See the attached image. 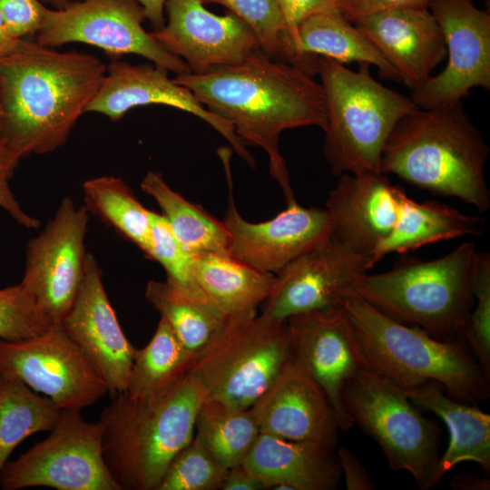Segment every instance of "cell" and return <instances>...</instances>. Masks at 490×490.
Instances as JSON below:
<instances>
[{
    "mask_svg": "<svg viewBox=\"0 0 490 490\" xmlns=\"http://www.w3.org/2000/svg\"><path fill=\"white\" fill-rule=\"evenodd\" d=\"M250 409L260 433L337 446V416L323 390L293 355Z\"/></svg>",
    "mask_w": 490,
    "mask_h": 490,
    "instance_id": "cell-21",
    "label": "cell"
},
{
    "mask_svg": "<svg viewBox=\"0 0 490 490\" xmlns=\"http://www.w3.org/2000/svg\"><path fill=\"white\" fill-rule=\"evenodd\" d=\"M107 65L21 39L0 60V135L20 159L63 146L97 93Z\"/></svg>",
    "mask_w": 490,
    "mask_h": 490,
    "instance_id": "cell-2",
    "label": "cell"
},
{
    "mask_svg": "<svg viewBox=\"0 0 490 490\" xmlns=\"http://www.w3.org/2000/svg\"><path fill=\"white\" fill-rule=\"evenodd\" d=\"M20 40L12 35L0 13V60L16 49Z\"/></svg>",
    "mask_w": 490,
    "mask_h": 490,
    "instance_id": "cell-49",
    "label": "cell"
},
{
    "mask_svg": "<svg viewBox=\"0 0 490 490\" xmlns=\"http://www.w3.org/2000/svg\"><path fill=\"white\" fill-rule=\"evenodd\" d=\"M361 64L352 71L318 56L326 105L323 152L333 175L381 172L383 149L397 122L418 108L410 97L387 88Z\"/></svg>",
    "mask_w": 490,
    "mask_h": 490,
    "instance_id": "cell-7",
    "label": "cell"
},
{
    "mask_svg": "<svg viewBox=\"0 0 490 490\" xmlns=\"http://www.w3.org/2000/svg\"><path fill=\"white\" fill-rule=\"evenodd\" d=\"M404 392L416 406L439 416L449 432L448 446L437 460L429 482V489L464 461L475 462L485 473L490 472L489 414L475 405L466 404L448 397L435 382H428Z\"/></svg>",
    "mask_w": 490,
    "mask_h": 490,
    "instance_id": "cell-26",
    "label": "cell"
},
{
    "mask_svg": "<svg viewBox=\"0 0 490 490\" xmlns=\"http://www.w3.org/2000/svg\"><path fill=\"white\" fill-rule=\"evenodd\" d=\"M217 4L230 10L254 32L260 47L270 58L279 57L286 25L282 12L275 0H201Z\"/></svg>",
    "mask_w": 490,
    "mask_h": 490,
    "instance_id": "cell-38",
    "label": "cell"
},
{
    "mask_svg": "<svg viewBox=\"0 0 490 490\" xmlns=\"http://www.w3.org/2000/svg\"><path fill=\"white\" fill-rule=\"evenodd\" d=\"M489 153L461 100L404 115L385 144L380 172L485 212L490 207L485 180Z\"/></svg>",
    "mask_w": 490,
    "mask_h": 490,
    "instance_id": "cell-3",
    "label": "cell"
},
{
    "mask_svg": "<svg viewBox=\"0 0 490 490\" xmlns=\"http://www.w3.org/2000/svg\"><path fill=\"white\" fill-rule=\"evenodd\" d=\"M173 80L208 111L229 122L245 145L265 151L269 172L281 188L287 205L296 203L279 149V136L298 127L325 128L321 84L300 68L272 60L261 49L237 64L177 74Z\"/></svg>",
    "mask_w": 490,
    "mask_h": 490,
    "instance_id": "cell-1",
    "label": "cell"
},
{
    "mask_svg": "<svg viewBox=\"0 0 490 490\" xmlns=\"http://www.w3.org/2000/svg\"><path fill=\"white\" fill-rule=\"evenodd\" d=\"M45 1L53 5L55 7V9L62 8L68 3L67 0H45Z\"/></svg>",
    "mask_w": 490,
    "mask_h": 490,
    "instance_id": "cell-50",
    "label": "cell"
},
{
    "mask_svg": "<svg viewBox=\"0 0 490 490\" xmlns=\"http://www.w3.org/2000/svg\"><path fill=\"white\" fill-rule=\"evenodd\" d=\"M9 178L0 175V207L5 209L11 217L20 225L28 229H36L39 221L27 214L20 206L17 200L12 192L9 183Z\"/></svg>",
    "mask_w": 490,
    "mask_h": 490,
    "instance_id": "cell-44",
    "label": "cell"
},
{
    "mask_svg": "<svg viewBox=\"0 0 490 490\" xmlns=\"http://www.w3.org/2000/svg\"><path fill=\"white\" fill-rule=\"evenodd\" d=\"M336 447L260 433L242 465L277 490H334L342 475Z\"/></svg>",
    "mask_w": 490,
    "mask_h": 490,
    "instance_id": "cell-24",
    "label": "cell"
},
{
    "mask_svg": "<svg viewBox=\"0 0 490 490\" xmlns=\"http://www.w3.org/2000/svg\"><path fill=\"white\" fill-rule=\"evenodd\" d=\"M368 259L332 235L275 275L262 314L291 316L339 306L355 280L368 270Z\"/></svg>",
    "mask_w": 490,
    "mask_h": 490,
    "instance_id": "cell-15",
    "label": "cell"
},
{
    "mask_svg": "<svg viewBox=\"0 0 490 490\" xmlns=\"http://www.w3.org/2000/svg\"><path fill=\"white\" fill-rule=\"evenodd\" d=\"M141 189L157 202L171 230L191 253L230 254L223 222L172 190L160 172H148Z\"/></svg>",
    "mask_w": 490,
    "mask_h": 490,
    "instance_id": "cell-30",
    "label": "cell"
},
{
    "mask_svg": "<svg viewBox=\"0 0 490 490\" xmlns=\"http://www.w3.org/2000/svg\"><path fill=\"white\" fill-rule=\"evenodd\" d=\"M192 360L193 356L161 318L148 344L134 350L125 393L138 399L158 398L188 375Z\"/></svg>",
    "mask_w": 490,
    "mask_h": 490,
    "instance_id": "cell-31",
    "label": "cell"
},
{
    "mask_svg": "<svg viewBox=\"0 0 490 490\" xmlns=\"http://www.w3.org/2000/svg\"><path fill=\"white\" fill-rule=\"evenodd\" d=\"M451 487L455 490H489L490 480L475 475L459 473L454 475L449 480Z\"/></svg>",
    "mask_w": 490,
    "mask_h": 490,
    "instance_id": "cell-46",
    "label": "cell"
},
{
    "mask_svg": "<svg viewBox=\"0 0 490 490\" xmlns=\"http://www.w3.org/2000/svg\"><path fill=\"white\" fill-rule=\"evenodd\" d=\"M194 428L208 451L227 469L243 463L260 434L250 408H234L209 398L198 409Z\"/></svg>",
    "mask_w": 490,
    "mask_h": 490,
    "instance_id": "cell-32",
    "label": "cell"
},
{
    "mask_svg": "<svg viewBox=\"0 0 490 490\" xmlns=\"http://www.w3.org/2000/svg\"><path fill=\"white\" fill-rule=\"evenodd\" d=\"M404 191L382 172L340 175L326 201L331 235L368 260L395 227Z\"/></svg>",
    "mask_w": 490,
    "mask_h": 490,
    "instance_id": "cell-22",
    "label": "cell"
},
{
    "mask_svg": "<svg viewBox=\"0 0 490 490\" xmlns=\"http://www.w3.org/2000/svg\"><path fill=\"white\" fill-rule=\"evenodd\" d=\"M50 432L44 440L5 463L0 472L2 489L121 490L103 458L99 421H86L78 409H63Z\"/></svg>",
    "mask_w": 490,
    "mask_h": 490,
    "instance_id": "cell-10",
    "label": "cell"
},
{
    "mask_svg": "<svg viewBox=\"0 0 490 490\" xmlns=\"http://www.w3.org/2000/svg\"><path fill=\"white\" fill-rule=\"evenodd\" d=\"M485 2L486 5L489 6V5H490V0H485Z\"/></svg>",
    "mask_w": 490,
    "mask_h": 490,
    "instance_id": "cell-51",
    "label": "cell"
},
{
    "mask_svg": "<svg viewBox=\"0 0 490 490\" xmlns=\"http://www.w3.org/2000/svg\"><path fill=\"white\" fill-rule=\"evenodd\" d=\"M168 23L151 35L192 73L237 64L260 49L250 27L232 13L217 15L201 0H166Z\"/></svg>",
    "mask_w": 490,
    "mask_h": 490,
    "instance_id": "cell-18",
    "label": "cell"
},
{
    "mask_svg": "<svg viewBox=\"0 0 490 490\" xmlns=\"http://www.w3.org/2000/svg\"><path fill=\"white\" fill-rule=\"evenodd\" d=\"M61 411L49 397L0 374V472L23 440L37 432L51 431Z\"/></svg>",
    "mask_w": 490,
    "mask_h": 490,
    "instance_id": "cell-33",
    "label": "cell"
},
{
    "mask_svg": "<svg viewBox=\"0 0 490 490\" xmlns=\"http://www.w3.org/2000/svg\"><path fill=\"white\" fill-rule=\"evenodd\" d=\"M69 2V0H67ZM143 8L146 19L150 21L155 30H159L165 24L164 6L166 0H135Z\"/></svg>",
    "mask_w": 490,
    "mask_h": 490,
    "instance_id": "cell-47",
    "label": "cell"
},
{
    "mask_svg": "<svg viewBox=\"0 0 490 490\" xmlns=\"http://www.w3.org/2000/svg\"><path fill=\"white\" fill-rule=\"evenodd\" d=\"M342 402L353 424L378 444L389 468L409 473L419 489H429L439 458L438 424L424 416L397 385L368 364L346 383Z\"/></svg>",
    "mask_w": 490,
    "mask_h": 490,
    "instance_id": "cell-9",
    "label": "cell"
},
{
    "mask_svg": "<svg viewBox=\"0 0 490 490\" xmlns=\"http://www.w3.org/2000/svg\"><path fill=\"white\" fill-rule=\"evenodd\" d=\"M292 353L327 397L341 431L354 424L342 393L346 383L367 362L342 304L287 318Z\"/></svg>",
    "mask_w": 490,
    "mask_h": 490,
    "instance_id": "cell-16",
    "label": "cell"
},
{
    "mask_svg": "<svg viewBox=\"0 0 490 490\" xmlns=\"http://www.w3.org/2000/svg\"><path fill=\"white\" fill-rule=\"evenodd\" d=\"M150 259L163 267L167 279L190 291H203L192 272L193 254L177 240L162 214L150 211Z\"/></svg>",
    "mask_w": 490,
    "mask_h": 490,
    "instance_id": "cell-39",
    "label": "cell"
},
{
    "mask_svg": "<svg viewBox=\"0 0 490 490\" xmlns=\"http://www.w3.org/2000/svg\"><path fill=\"white\" fill-rule=\"evenodd\" d=\"M287 319L264 314L228 319L192 360L189 375L205 398L247 409L261 397L292 357Z\"/></svg>",
    "mask_w": 490,
    "mask_h": 490,
    "instance_id": "cell-8",
    "label": "cell"
},
{
    "mask_svg": "<svg viewBox=\"0 0 490 490\" xmlns=\"http://www.w3.org/2000/svg\"><path fill=\"white\" fill-rule=\"evenodd\" d=\"M102 274L95 258L87 253L80 289L61 324L115 397L127 388L135 348L121 328Z\"/></svg>",
    "mask_w": 490,
    "mask_h": 490,
    "instance_id": "cell-19",
    "label": "cell"
},
{
    "mask_svg": "<svg viewBox=\"0 0 490 490\" xmlns=\"http://www.w3.org/2000/svg\"><path fill=\"white\" fill-rule=\"evenodd\" d=\"M162 104L190 113L210 124L250 166L256 160L226 120L208 111L185 87L169 78L168 71L154 64L132 65L113 58L103 83L86 108L111 121H118L132 108Z\"/></svg>",
    "mask_w": 490,
    "mask_h": 490,
    "instance_id": "cell-20",
    "label": "cell"
},
{
    "mask_svg": "<svg viewBox=\"0 0 490 490\" xmlns=\"http://www.w3.org/2000/svg\"><path fill=\"white\" fill-rule=\"evenodd\" d=\"M290 55V64L311 76L317 74L318 57L325 56L342 64L357 62L375 65L382 77L402 82L368 37L338 10L304 19L298 25Z\"/></svg>",
    "mask_w": 490,
    "mask_h": 490,
    "instance_id": "cell-25",
    "label": "cell"
},
{
    "mask_svg": "<svg viewBox=\"0 0 490 490\" xmlns=\"http://www.w3.org/2000/svg\"><path fill=\"white\" fill-rule=\"evenodd\" d=\"M53 324L21 283L0 289V339H29L44 333Z\"/></svg>",
    "mask_w": 490,
    "mask_h": 490,
    "instance_id": "cell-36",
    "label": "cell"
},
{
    "mask_svg": "<svg viewBox=\"0 0 490 490\" xmlns=\"http://www.w3.org/2000/svg\"><path fill=\"white\" fill-rule=\"evenodd\" d=\"M145 298L169 323L193 358L220 332L228 320L204 291L184 289L167 279L148 281Z\"/></svg>",
    "mask_w": 490,
    "mask_h": 490,
    "instance_id": "cell-29",
    "label": "cell"
},
{
    "mask_svg": "<svg viewBox=\"0 0 490 490\" xmlns=\"http://www.w3.org/2000/svg\"><path fill=\"white\" fill-rule=\"evenodd\" d=\"M227 472L194 434L170 463L157 490L220 489Z\"/></svg>",
    "mask_w": 490,
    "mask_h": 490,
    "instance_id": "cell-35",
    "label": "cell"
},
{
    "mask_svg": "<svg viewBox=\"0 0 490 490\" xmlns=\"http://www.w3.org/2000/svg\"><path fill=\"white\" fill-rule=\"evenodd\" d=\"M220 489L223 490H262L263 483L242 464L228 469Z\"/></svg>",
    "mask_w": 490,
    "mask_h": 490,
    "instance_id": "cell-45",
    "label": "cell"
},
{
    "mask_svg": "<svg viewBox=\"0 0 490 490\" xmlns=\"http://www.w3.org/2000/svg\"><path fill=\"white\" fill-rule=\"evenodd\" d=\"M337 456L348 490H374L375 484L358 458L345 446L337 450Z\"/></svg>",
    "mask_w": 490,
    "mask_h": 490,
    "instance_id": "cell-43",
    "label": "cell"
},
{
    "mask_svg": "<svg viewBox=\"0 0 490 490\" xmlns=\"http://www.w3.org/2000/svg\"><path fill=\"white\" fill-rule=\"evenodd\" d=\"M88 210L62 200L45 228L25 250L20 282L53 323H61L80 289L87 253Z\"/></svg>",
    "mask_w": 490,
    "mask_h": 490,
    "instance_id": "cell-13",
    "label": "cell"
},
{
    "mask_svg": "<svg viewBox=\"0 0 490 490\" xmlns=\"http://www.w3.org/2000/svg\"><path fill=\"white\" fill-rule=\"evenodd\" d=\"M428 10L443 34L445 68L412 89L422 109L461 101L474 87L490 89V14L471 0H429Z\"/></svg>",
    "mask_w": 490,
    "mask_h": 490,
    "instance_id": "cell-14",
    "label": "cell"
},
{
    "mask_svg": "<svg viewBox=\"0 0 490 490\" xmlns=\"http://www.w3.org/2000/svg\"><path fill=\"white\" fill-rule=\"evenodd\" d=\"M473 355L490 377V253H478L474 304L462 335Z\"/></svg>",
    "mask_w": 490,
    "mask_h": 490,
    "instance_id": "cell-37",
    "label": "cell"
},
{
    "mask_svg": "<svg viewBox=\"0 0 490 490\" xmlns=\"http://www.w3.org/2000/svg\"><path fill=\"white\" fill-rule=\"evenodd\" d=\"M20 158L6 145L0 135V175L8 177L13 175Z\"/></svg>",
    "mask_w": 490,
    "mask_h": 490,
    "instance_id": "cell-48",
    "label": "cell"
},
{
    "mask_svg": "<svg viewBox=\"0 0 490 490\" xmlns=\"http://www.w3.org/2000/svg\"><path fill=\"white\" fill-rule=\"evenodd\" d=\"M47 10L39 0H0V13L10 33L17 39L36 34Z\"/></svg>",
    "mask_w": 490,
    "mask_h": 490,
    "instance_id": "cell-40",
    "label": "cell"
},
{
    "mask_svg": "<svg viewBox=\"0 0 490 490\" xmlns=\"http://www.w3.org/2000/svg\"><path fill=\"white\" fill-rule=\"evenodd\" d=\"M429 0H342L341 12L352 24L377 13L401 8H427Z\"/></svg>",
    "mask_w": 490,
    "mask_h": 490,
    "instance_id": "cell-42",
    "label": "cell"
},
{
    "mask_svg": "<svg viewBox=\"0 0 490 490\" xmlns=\"http://www.w3.org/2000/svg\"><path fill=\"white\" fill-rule=\"evenodd\" d=\"M204 399L189 374L158 398L115 396L98 421L103 458L121 490H157L173 457L194 436Z\"/></svg>",
    "mask_w": 490,
    "mask_h": 490,
    "instance_id": "cell-5",
    "label": "cell"
},
{
    "mask_svg": "<svg viewBox=\"0 0 490 490\" xmlns=\"http://www.w3.org/2000/svg\"><path fill=\"white\" fill-rule=\"evenodd\" d=\"M146 15L135 0H81L48 9L36 42L55 48L83 43L117 58L137 54L176 74L191 73L187 64L165 50L145 31Z\"/></svg>",
    "mask_w": 490,
    "mask_h": 490,
    "instance_id": "cell-11",
    "label": "cell"
},
{
    "mask_svg": "<svg viewBox=\"0 0 490 490\" xmlns=\"http://www.w3.org/2000/svg\"><path fill=\"white\" fill-rule=\"evenodd\" d=\"M83 191L87 210L98 215L150 259V211L126 183L114 176H102L86 181Z\"/></svg>",
    "mask_w": 490,
    "mask_h": 490,
    "instance_id": "cell-34",
    "label": "cell"
},
{
    "mask_svg": "<svg viewBox=\"0 0 490 490\" xmlns=\"http://www.w3.org/2000/svg\"><path fill=\"white\" fill-rule=\"evenodd\" d=\"M367 364L402 390L428 382L469 405L490 397L489 376L462 339L441 340L385 315L357 295L342 302Z\"/></svg>",
    "mask_w": 490,
    "mask_h": 490,
    "instance_id": "cell-4",
    "label": "cell"
},
{
    "mask_svg": "<svg viewBox=\"0 0 490 490\" xmlns=\"http://www.w3.org/2000/svg\"><path fill=\"white\" fill-rule=\"evenodd\" d=\"M229 202L223 224L229 233L230 254L265 273L276 275L289 262L320 245L331 235L326 209L287 205L272 219L250 222L236 209L230 173L227 169Z\"/></svg>",
    "mask_w": 490,
    "mask_h": 490,
    "instance_id": "cell-17",
    "label": "cell"
},
{
    "mask_svg": "<svg viewBox=\"0 0 490 490\" xmlns=\"http://www.w3.org/2000/svg\"><path fill=\"white\" fill-rule=\"evenodd\" d=\"M0 374L46 395L61 410H82L109 393L103 377L61 323L29 339H0Z\"/></svg>",
    "mask_w": 490,
    "mask_h": 490,
    "instance_id": "cell-12",
    "label": "cell"
},
{
    "mask_svg": "<svg viewBox=\"0 0 490 490\" xmlns=\"http://www.w3.org/2000/svg\"><path fill=\"white\" fill-rule=\"evenodd\" d=\"M280 8L286 25L282 44V59L290 64V47L296 37L298 25L316 14L341 11L342 0H275Z\"/></svg>",
    "mask_w": 490,
    "mask_h": 490,
    "instance_id": "cell-41",
    "label": "cell"
},
{
    "mask_svg": "<svg viewBox=\"0 0 490 490\" xmlns=\"http://www.w3.org/2000/svg\"><path fill=\"white\" fill-rule=\"evenodd\" d=\"M192 272L227 319L255 317L275 279L274 274L258 270L230 254H193Z\"/></svg>",
    "mask_w": 490,
    "mask_h": 490,
    "instance_id": "cell-28",
    "label": "cell"
},
{
    "mask_svg": "<svg viewBox=\"0 0 490 490\" xmlns=\"http://www.w3.org/2000/svg\"><path fill=\"white\" fill-rule=\"evenodd\" d=\"M354 24L411 90L431 77L446 57L443 34L428 8L388 10Z\"/></svg>",
    "mask_w": 490,
    "mask_h": 490,
    "instance_id": "cell-23",
    "label": "cell"
},
{
    "mask_svg": "<svg viewBox=\"0 0 490 490\" xmlns=\"http://www.w3.org/2000/svg\"><path fill=\"white\" fill-rule=\"evenodd\" d=\"M478 253L466 241L438 259L406 257L387 271L360 275L350 294L438 339H459L474 304Z\"/></svg>",
    "mask_w": 490,
    "mask_h": 490,
    "instance_id": "cell-6",
    "label": "cell"
},
{
    "mask_svg": "<svg viewBox=\"0 0 490 490\" xmlns=\"http://www.w3.org/2000/svg\"><path fill=\"white\" fill-rule=\"evenodd\" d=\"M485 224L484 218L464 214L436 201L418 202L404 191L395 227L370 254L368 270L389 253L404 254L442 240L481 235Z\"/></svg>",
    "mask_w": 490,
    "mask_h": 490,
    "instance_id": "cell-27",
    "label": "cell"
}]
</instances>
